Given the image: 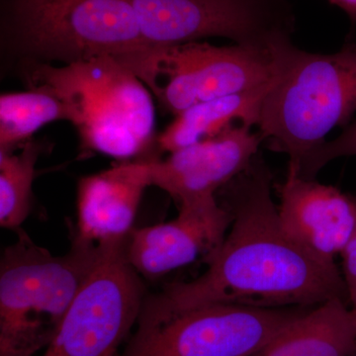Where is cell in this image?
Masks as SVG:
<instances>
[{"instance_id": "6da1fadb", "label": "cell", "mask_w": 356, "mask_h": 356, "mask_svg": "<svg viewBox=\"0 0 356 356\" xmlns=\"http://www.w3.org/2000/svg\"><path fill=\"white\" fill-rule=\"evenodd\" d=\"M273 187V172L259 153L218 192L232 222L221 245L204 259L205 273L147 296L137 327L211 305L313 308L334 298L348 302L337 264L313 259L283 231Z\"/></svg>"}, {"instance_id": "7a4b0ae2", "label": "cell", "mask_w": 356, "mask_h": 356, "mask_svg": "<svg viewBox=\"0 0 356 356\" xmlns=\"http://www.w3.org/2000/svg\"><path fill=\"white\" fill-rule=\"evenodd\" d=\"M275 79L262 104L259 131L274 153L297 170L327 134L356 112V43L339 51L310 53L284 40L271 48Z\"/></svg>"}, {"instance_id": "3957f363", "label": "cell", "mask_w": 356, "mask_h": 356, "mask_svg": "<svg viewBox=\"0 0 356 356\" xmlns=\"http://www.w3.org/2000/svg\"><path fill=\"white\" fill-rule=\"evenodd\" d=\"M16 234L0 262V356H34L51 343L102 248L72 231L69 252L55 255L23 229Z\"/></svg>"}, {"instance_id": "277c9868", "label": "cell", "mask_w": 356, "mask_h": 356, "mask_svg": "<svg viewBox=\"0 0 356 356\" xmlns=\"http://www.w3.org/2000/svg\"><path fill=\"white\" fill-rule=\"evenodd\" d=\"M21 70L30 86H47L69 103L83 153L124 161L149 156L156 124L153 97L116 58L60 67L26 64Z\"/></svg>"}, {"instance_id": "5b68a950", "label": "cell", "mask_w": 356, "mask_h": 356, "mask_svg": "<svg viewBox=\"0 0 356 356\" xmlns=\"http://www.w3.org/2000/svg\"><path fill=\"white\" fill-rule=\"evenodd\" d=\"M1 47L26 64L62 65L147 46L129 0H1Z\"/></svg>"}, {"instance_id": "8992f818", "label": "cell", "mask_w": 356, "mask_h": 356, "mask_svg": "<svg viewBox=\"0 0 356 356\" xmlns=\"http://www.w3.org/2000/svg\"><path fill=\"white\" fill-rule=\"evenodd\" d=\"M117 60L175 116L198 103L269 86L276 74L270 51L236 44H147Z\"/></svg>"}, {"instance_id": "52a82bcc", "label": "cell", "mask_w": 356, "mask_h": 356, "mask_svg": "<svg viewBox=\"0 0 356 356\" xmlns=\"http://www.w3.org/2000/svg\"><path fill=\"white\" fill-rule=\"evenodd\" d=\"M147 44L168 46L219 37L270 51L292 39L290 0H129Z\"/></svg>"}, {"instance_id": "ba28073f", "label": "cell", "mask_w": 356, "mask_h": 356, "mask_svg": "<svg viewBox=\"0 0 356 356\" xmlns=\"http://www.w3.org/2000/svg\"><path fill=\"white\" fill-rule=\"evenodd\" d=\"M126 238L99 243L95 269L41 356L119 355L147 297L126 257Z\"/></svg>"}, {"instance_id": "9c48e42d", "label": "cell", "mask_w": 356, "mask_h": 356, "mask_svg": "<svg viewBox=\"0 0 356 356\" xmlns=\"http://www.w3.org/2000/svg\"><path fill=\"white\" fill-rule=\"evenodd\" d=\"M308 309L202 307L137 327L118 356H254Z\"/></svg>"}, {"instance_id": "30bf717a", "label": "cell", "mask_w": 356, "mask_h": 356, "mask_svg": "<svg viewBox=\"0 0 356 356\" xmlns=\"http://www.w3.org/2000/svg\"><path fill=\"white\" fill-rule=\"evenodd\" d=\"M252 129L236 124L216 137L172 152L166 159L152 154L151 185L166 192L178 206L217 196L259 154L264 142Z\"/></svg>"}, {"instance_id": "8fae6325", "label": "cell", "mask_w": 356, "mask_h": 356, "mask_svg": "<svg viewBox=\"0 0 356 356\" xmlns=\"http://www.w3.org/2000/svg\"><path fill=\"white\" fill-rule=\"evenodd\" d=\"M231 222L217 196L184 203L172 221L134 228L126 238V257L140 276L154 280L212 254Z\"/></svg>"}, {"instance_id": "7c38bea8", "label": "cell", "mask_w": 356, "mask_h": 356, "mask_svg": "<svg viewBox=\"0 0 356 356\" xmlns=\"http://www.w3.org/2000/svg\"><path fill=\"white\" fill-rule=\"evenodd\" d=\"M275 189L278 216L288 238L318 261L337 264V255L355 231L356 196L306 179L291 168Z\"/></svg>"}, {"instance_id": "4fadbf2b", "label": "cell", "mask_w": 356, "mask_h": 356, "mask_svg": "<svg viewBox=\"0 0 356 356\" xmlns=\"http://www.w3.org/2000/svg\"><path fill=\"white\" fill-rule=\"evenodd\" d=\"M149 156L122 161L79 180L72 229L77 236L98 245L127 238L145 189L152 186Z\"/></svg>"}, {"instance_id": "5bb4252c", "label": "cell", "mask_w": 356, "mask_h": 356, "mask_svg": "<svg viewBox=\"0 0 356 356\" xmlns=\"http://www.w3.org/2000/svg\"><path fill=\"white\" fill-rule=\"evenodd\" d=\"M254 356H356V309L339 298L308 309Z\"/></svg>"}, {"instance_id": "9a60e30c", "label": "cell", "mask_w": 356, "mask_h": 356, "mask_svg": "<svg viewBox=\"0 0 356 356\" xmlns=\"http://www.w3.org/2000/svg\"><path fill=\"white\" fill-rule=\"evenodd\" d=\"M271 84L193 105L177 115L159 134L156 139V149L170 154L216 137L236 124L257 127L262 104Z\"/></svg>"}, {"instance_id": "2e32d148", "label": "cell", "mask_w": 356, "mask_h": 356, "mask_svg": "<svg viewBox=\"0 0 356 356\" xmlns=\"http://www.w3.org/2000/svg\"><path fill=\"white\" fill-rule=\"evenodd\" d=\"M72 122L69 103L44 86L0 96V152L13 153L47 124Z\"/></svg>"}, {"instance_id": "e0dca14e", "label": "cell", "mask_w": 356, "mask_h": 356, "mask_svg": "<svg viewBox=\"0 0 356 356\" xmlns=\"http://www.w3.org/2000/svg\"><path fill=\"white\" fill-rule=\"evenodd\" d=\"M43 152L39 142L29 140L19 154L0 152V225L15 229L29 216L37 161Z\"/></svg>"}, {"instance_id": "ac0fdd59", "label": "cell", "mask_w": 356, "mask_h": 356, "mask_svg": "<svg viewBox=\"0 0 356 356\" xmlns=\"http://www.w3.org/2000/svg\"><path fill=\"white\" fill-rule=\"evenodd\" d=\"M348 156H356V121L344 129L336 139L325 140L313 149L300 163L297 172L306 179H316L327 163Z\"/></svg>"}, {"instance_id": "d6986e66", "label": "cell", "mask_w": 356, "mask_h": 356, "mask_svg": "<svg viewBox=\"0 0 356 356\" xmlns=\"http://www.w3.org/2000/svg\"><path fill=\"white\" fill-rule=\"evenodd\" d=\"M343 277L351 308L356 309V228L341 252Z\"/></svg>"}, {"instance_id": "ffe728a7", "label": "cell", "mask_w": 356, "mask_h": 356, "mask_svg": "<svg viewBox=\"0 0 356 356\" xmlns=\"http://www.w3.org/2000/svg\"><path fill=\"white\" fill-rule=\"evenodd\" d=\"M330 3L334 4L343 9L350 18L351 23H356V0H327Z\"/></svg>"}]
</instances>
